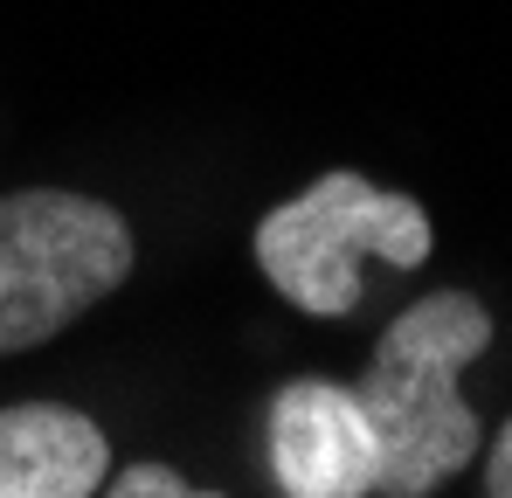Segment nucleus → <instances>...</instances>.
I'll return each instance as SVG.
<instances>
[{"mask_svg":"<svg viewBox=\"0 0 512 498\" xmlns=\"http://www.w3.org/2000/svg\"><path fill=\"white\" fill-rule=\"evenodd\" d=\"M485 346H492V312L471 291H429L381 332V346L353 388L374 422V443H381L374 492L423 498L478 457L485 422L464 409L457 374Z\"/></svg>","mask_w":512,"mask_h":498,"instance_id":"f257e3e1","label":"nucleus"},{"mask_svg":"<svg viewBox=\"0 0 512 498\" xmlns=\"http://www.w3.org/2000/svg\"><path fill=\"white\" fill-rule=\"evenodd\" d=\"M429 208L402 187H374L360 173H319L305 194L270 208L256 222V263L263 277L312 319H340L360 305V263L381 256L395 270L429 263Z\"/></svg>","mask_w":512,"mask_h":498,"instance_id":"f03ea898","label":"nucleus"},{"mask_svg":"<svg viewBox=\"0 0 512 498\" xmlns=\"http://www.w3.org/2000/svg\"><path fill=\"white\" fill-rule=\"evenodd\" d=\"M132 277L118 208L70 187L0 194V353H28Z\"/></svg>","mask_w":512,"mask_h":498,"instance_id":"7ed1b4c3","label":"nucleus"},{"mask_svg":"<svg viewBox=\"0 0 512 498\" xmlns=\"http://www.w3.org/2000/svg\"><path fill=\"white\" fill-rule=\"evenodd\" d=\"M270 471L291 498H367L381 443L360 395L340 381H284L270 402Z\"/></svg>","mask_w":512,"mask_h":498,"instance_id":"20e7f679","label":"nucleus"},{"mask_svg":"<svg viewBox=\"0 0 512 498\" xmlns=\"http://www.w3.org/2000/svg\"><path fill=\"white\" fill-rule=\"evenodd\" d=\"M111 478V443L84 409H0V498H90Z\"/></svg>","mask_w":512,"mask_h":498,"instance_id":"39448f33","label":"nucleus"},{"mask_svg":"<svg viewBox=\"0 0 512 498\" xmlns=\"http://www.w3.org/2000/svg\"><path fill=\"white\" fill-rule=\"evenodd\" d=\"M104 492H118V498H187L194 485H187L180 471H167V464H132V471H118Z\"/></svg>","mask_w":512,"mask_h":498,"instance_id":"423d86ee","label":"nucleus"},{"mask_svg":"<svg viewBox=\"0 0 512 498\" xmlns=\"http://www.w3.org/2000/svg\"><path fill=\"white\" fill-rule=\"evenodd\" d=\"M485 492L512 498V422L499 429V443H492V457H485Z\"/></svg>","mask_w":512,"mask_h":498,"instance_id":"0eeeda50","label":"nucleus"}]
</instances>
